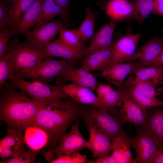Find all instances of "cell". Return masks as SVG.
Returning <instances> with one entry per match:
<instances>
[{
	"mask_svg": "<svg viewBox=\"0 0 163 163\" xmlns=\"http://www.w3.org/2000/svg\"><path fill=\"white\" fill-rule=\"evenodd\" d=\"M104 9L107 15L115 22L133 18V7L129 0H110Z\"/></svg>",
	"mask_w": 163,
	"mask_h": 163,
	"instance_id": "ffe728a7",
	"label": "cell"
},
{
	"mask_svg": "<svg viewBox=\"0 0 163 163\" xmlns=\"http://www.w3.org/2000/svg\"><path fill=\"white\" fill-rule=\"evenodd\" d=\"M142 37L140 34H134L129 28L126 34L115 43L110 64L130 61Z\"/></svg>",
	"mask_w": 163,
	"mask_h": 163,
	"instance_id": "30bf717a",
	"label": "cell"
},
{
	"mask_svg": "<svg viewBox=\"0 0 163 163\" xmlns=\"http://www.w3.org/2000/svg\"><path fill=\"white\" fill-rule=\"evenodd\" d=\"M43 0L34 1L22 17L18 24L12 29V37L24 34L35 26L39 20Z\"/></svg>",
	"mask_w": 163,
	"mask_h": 163,
	"instance_id": "e0dca14e",
	"label": "cell"
},
{
	"mask_svg": "<svg viewBox=\"0 0 163 163\" xmlns=\"http://www.w3.org/2000/svg\"><path fill=\"white\" fill-rule=\"evenodd\" d=\"M88 163H117V162L115 158L111 155H109L106 156L99 158L93 160L88 161Z\"/></svg>",
	"mask_w": 163,
	"mask_h": 163,
	"instance_id": "60d3db41",
	"label": "cell"
},
{
	"mask_svg": "<svg viewBox=\"0 0 163 163\" xmlns=\"http://www.w3.org/2000/svg\"><path fill=\"white\" fill-rule=\"evenodd\" d=\"M138 61L111 63L101 71L102 76L109 84L118 88L123 86L125 79L138 65Z\"/></svg>",
	"mask_w": 163,
	"mask_h": 163,
	"instance_id": "4fadbf2b",
	"label": "cell"
},
{
	"mask_svg": "<svg viewBox=\"0 0 163 163\" xmlns=\"http://www.w3.org/2000/svg\"><path fill=\"white\" fill-rule=\"evenodd\" d=\"M132 73L137 79L156 87L161 85L163 81V67L138 65Z\"/></svg>",
	"mask_w": 163,
	"mask_h": 163,
	"instance_id": "d4e9b609",
	"label": "cell"
},
{
	"mask_svg": "<svg viewBox=\"0 0 163 163\" xmlns=\"http://www.w3.org/2000/svg\"><path fill=\"white\" fill-rule=\"evenodd\" d=\"M140 127L136 135L130 138L131 146L137 163H150L162 144L144 127Z\"/></svg>",
	"mask_w": 163,
	"mask_h": 163,
	"instance_id": "52a82bcc",
	"label": "cell"
},
{
	"mask_svg": "<svg viewBox=\"0 0 163 163\" xmlns=\"http://www.w3.org/2000/svg\"><path fill=\"white\" fill-rule=\"evenodd\" d=\"M43 50L47 57H59L73 63L84 58L82 52L72 49L59 38L52 41Z\"/></svg>",
	"mask_w": 163,
	"mask_h": 163,
	"instance_id": "d6986e66",
	"label": "cell"
},
{
	"mask_svg": "<svg viewBox=\"0 0 163 163\" xmlns=\"http://www.w3.org/2000/svg\"><path fill=\"white\" fill-rule=\"evenodd\" d=\"M38 103L40 107L33 123L48 133L49 139L46 146L48 148L47 152L55 154L56 148L67 128L77 118L79 104L70 97Z\"/></svg>",
	"mask_w": 163,
	"mask_h": 163,
	"instance_id": "6da1fadb",
	"label": "cell"
},
{
	"mask_svg": "<svg viewBox=\"0 0 163 163\" xmlns=\"http://www.w3.org/2000/svg\"><path fill=\"white\" fill-rule=\"evenodd\" d=\"M24 131L25 144L30 149L40 150L48 144L49 137L48 133L34 123L28 126Z\"/></svg>",
	"mask_w": 163,
	"mask_h": 163,
	"instance_id": "603a6c76",
	"label": "cell"
},
{
	"mask_svg": "<svg viewBox=\"0 0 163 163\" xmlns=\"http://www.w3.org/2000/svg\"><path fill=\"white\" fill-rule=\"evenodd\" d=\"M13 87L22 91L37 102L63 100L69 97L63 91L61 84L48 85L38 81H28L17 78L9 82Z\"/></svg>",
	"mask_w": 163,
	"mask_h": 163,
	"instance_id": "277c9868",
	"label": "cell"
},
{
	"mask_svg": "<svg viewBox=\"0 0 163 163\" xmlns=\"http://www.w3.org/2000/svg\"><path fill=\"white\" fill-rule=\"evenodd\" d=\"M133 7V18L140 25L151 13L154 8V0H130Z\"/></svg>",
	"mask_w": 163,
	"mask_h": 163,
	"instance_id": "1f68e13d",
	"label": "cell"
},
{
	"mask_svg": "<svg viewBox=\"0 0 163 163\" xmlns=\"http://www.w3.org/2000/svg\"><path fill=\"white\" fill-rule=\"evenodd\" d=\"M12 4L5 0H0V30L9 27V11Z\"/></svg>",
	"mask_w": 163,
	"mask_h": 163,
	"instance_id": "74e56055",
	"label": "cell"
},
{
	"mask_svg": "<svg viewBox=\"0 0 163 163\" xmlns=\"http://www.w3.org/2000/svg\"><path fill=\"white\" fill-rule=\"evenodd\" d=\"M118 39L113 40L108 47L91 53L84 57L81 67L89 72L101 71L110 63L114 46Z\"/></svg>",
	"mask_w": 163,
	"mask_h": 163,
	"instance_id": "5bb4252c",
	"label": "cell"
},
{
	"mask_svg": "<svg viewBox=\"0 0 163 163\" xmlns=\"http://www.w3.org/2000/svg\"><path fill=\"white\" fill-rule=\"evenodd\" d=\"M163 48V37H154L136 51L130 61L138 60V65L148 63L154 59Z\"/></svg>",
	"mask_w": 163,
	"mask_h": 163,
	"instance_id": "7402d4cb",
	"label": "cell"
},
{
	"mask_svg": "<svg viewBox=\"0 0 163 163\" xmlns=\"http://www.w3.org/2000/svg\"><path fill=\"white\" fill-rule=\"evenodd\" d=\"M58 16L62 19H67L69 12L57 5L53 0H43L40 17L35 27L41 26Z\"/></svg>",
	"mask_w": 163,
	"mask_h": 163,
	"instance_id": "484cf974",
	"label": "cell"
},
{
	"mask_svg": "<svg viewBox=\"0 0 163 163\" xmlns=\"http://www.w3.org/2000/svg\"><path fill=\"white\" fill-rule=\"evenodd\" d=\"M69 82L71 83L95 90L98 84L95 77L81 67L78 68L72 64L56 78L58 84Z\"/></svg>",
	"mask_w": 163,
	"mask_h": 163,
	"instance_id": "7c38bea8",
	"label": "cell"
},
{
	"mask_svg": "<svg viewBox=\"0 0 163 163\" xmlns=\"http://www.w3.org/2000/svg\"><path fill=\"white\" fill-rule=\"evenodd\" d=\"M131 72L126 78L125 84L131 85L143 94L151 97H156V87L140 80L133 75Z\"/></svg>",
	"mask_w": 163,
	"mask_h": 163,
	"instance_id": "e575fe53",
	"label": "cell"
},
{
	"mask_svg": "<svg viewBox=\"0 0 163 163\" xmlns=\"http://www.w3.org/2000/svg\"><path fill=\"white\" fill-rule=\"evenodd\" d=\"M150 163H163V145L160 146L156 154Z\"/></svg>",
	"mask_w": 163,
	"mask_h": 163,
	"instance_id": "7bdbcfd3",
	"label": "cell"
},
{
	"mask_svg": "<svg viewBox=\"0 0 163 163\" xmlns=\"http://www.w3.org/2000/svg\"><path fill=\"white\" fill-rule=\"evenodd\" d=\"M23 131L17 129L9 128L7 131V135L0 140V149L8 148L18 154L25 149V143Z\"/></svg>",
	"mask_w": 163,
	"mask_h": 163,
	"instance_id": "4316f807",
	"label": "cell"
},
{
	"mask_svg": "<svg viewBox=\"0 0 163 163\" xmlns=\"http://www.w3.org/2000/svg\"><path fill=\"white\" fill-rule=\"evenodd\" d=\"M40 150L30 149L22 150L16 156L3 160L1 163H34Z\"/></svg>",
	"mask_w": 163,
	"mask_h": 163,
	"instance_id": "d590c367",
	"label": "cell"
},
{
	"mask_svg": "<svg viewBox=\"0 0 163 163\" xmlns=\"http://www.w3.org/2000/svg\"><path fill=\"white\" fill-rule=\"evenodd\" d=\"M116 22L111 21L100 28L93 37L89 45L83 51L84 58L87 55L106 48L112 43Z\"/></svg>",
	"mask_w": 163,
	"mask_h": 163,
	"instance_id": "ac0fdd59",
	"label": "cell"
},
{
	"mask_svg": "<svg viewBox=\"0 0 163 163\" xmlns=\"http://www.w3.org/2000/svg\"><path fill=\"white\" fill-rule=\"evenodd\" d=\"M130 138L123 133L111 140L113 152L111 155L117 163H137L135 158L132 157L130 150Z\"/></svg>",
	"mask_w": 163,
	"mask_h": 163,
	"instance_id": "44dd1931",
	"label": "cell"
},
{
	"mask_svg": "<svg viewBox=\"0 0 163 163\" xmlns=\"http://www.w3.org/2000/svg\"><path fill=\"white\" fill-rule=\"evenodd\" d=\"M0 88L1 120L10 128L24 131L33 123L39 104L23 91L16 90L10 82Z\"/></svg>",
	"mask_w": 163,
	"mask_h": 163,
	"instance_id": "7a4b0ae2",
	"label": "cell"
},
{
	"mask_svg": "<svg viewBox=\"0 0 163 163\" xmlns=\"http://www.w3.org/2000/svg\"><path fill=\"white\" fill-rule=\"evenodd\" d=\"M5 0L8 2H9V0Z\"/></svg>",
	"mask_w": 163,
	"mask_h": 163,
	"instance_id": "c3c4849f",
	"label": "cell"
},
{
	"mask_svg": "<svg viewBox=\"0 0 163 163\" xmlns=\"http://www.w3.org/2000/svg\"><path fill=\"white\" fill-rule=\"evenodd\" d=\"M18 0H9V2L12 4H14Z\"/></svg>",
	"mask_w": 163,
	"mask_h": 163,
	"instance_id": "7dc6e473",
	"label": "cell"
},
{
	"mask_svg": "<svg viewBox=\"0 0 163 163\" xmlns=\"http://www.w3.org/2000/svg\"><path fill=\"white\" fill-rule=\"evenodd\" d=\"M141 66H157L163 67V48L156 58L151 62L138 65Z\"/></svg>",
	"mask_w": 163,
	"mask_h": 163,
	"instance_id": "ab89813d",
	"label": "cell"
},
{
	"mask_svg": "<svg viewBox=\"0 0 163 163\" xmlns=\"http://www.w3.org/2000/svg\"><path fill=\"white\" fill-rule=\"evenodd\" d=\"M34 0H18L12 4L9 11L8 24L13 28L18 24L22 17Z\"/></svg>",
	"mask_w": 163,
	"mask_h": 163,
	"instance_id": "d6a6232c",
	"label": "cell"
},
{
	"mask_svg": "<svg viewBox=\"0 0 163 163\" xmlns=\"http://www.w3.org/2000/svg\"><path fill=\"white\" fill-rule=\"evenodd\" d=\"M125 86L144 113L153 107L163 106V102L157 97H151L146 96L131 85L125 84Z\"/></svg>",
	"mask_w": 163,
	"mask_h": 163,
	"instance_id": "83f0119b",
	"label": "cell"
},
{
	"mask_svg": "<svg viewBox=\"0 0 163 163\" xmlns=\"http://www.w3.org/2000/svg\"><path fill=\"white\" fill-rule=\"evenodd\" d=\"M152 13L163 16V0H154Z\"/></svg>",
	"mask_w": 163,
	"mask_h": 163,
	"instance_id": "b9f144b4",
	"label": "cell"
},
{
	"mask_svg": "<svg viewBox=\"0 0 163 163\" xmlns=\"http://www.w3.org/2000/svg\"><path fill=\"white\" fill-rule=\"evenodd\" d=\"M73 64L74 63L68 60H56L47 57L20 78L31 79L48 84L56 79Z\"/></svg>",
	"mask_w": 163,
	"mask_h": 163,
	"instance_id": "8992f818",
	"label": "cell"
},
{
	"mask_svg": "<svg viewBox=\"0 0 163 163\" xmlns=\"http://www.w3.org/2000/svg\"><path fill=\"white\" fill-rule=\"evenodd\" d=\"M107 2V0H100L98 5L101 8L104 9Z\"/></svg>",
	"mask_w": 163,
	"mask_h": 163,
	"instance_id": "f6af8a7d",
	"label": "cell"
},
{
	"mask_svg": "<svg viewBox=\"0 0 163 163\" xmlns=\"http://www.w3.org/2000/svg\"><path fill=\"white\" fill-rule=\"evenodd\" d=\"M5 53L13 66L17 78L34 69L47 57L43 50L26 40L20 42L16 38L9 41Z\"/></svg>",
	"mask_w": 163,
	"mask_h": 163,
	"instance_id": "3957f363",
	"label": "cell"
},
{
	"mask_svg": "<svg viewBox=\"0 0 163 163\" xmlns=\"http://www.w3.org/2000/svg\"><path fill=\"white\" fill-rule=\"evenodd\" d=\"M90 130L88 149L92 153V157L99 158L109 155L112 151L111 140L105 134L91 126Z\"/></svg>",
	"mask_w": 163,
	"mask_h": 163,
	"instance_id": "2e32d148",
	"label": "cell"
},
{
	"mask_svg": "<svg viewBox=\"0 0 163 163\" xmlns=\"http://www.w3.org/2000/svg\"><path fill=\"white\" fill-rule=\"evenodd\" d=\"M97 96L104 107L110 112L117 107H121V102L120 94L109 84L98 83L95 90Z\"/></svg>",
	"mask_w": 163,
	"mask_h": 163,
	"instance_id": "cb8c5ba5",
	"label": "cell"
},
{
	"mask_svg": "<svg viewBox=\"0 0 163 163\" xmlns=\"http://www.w3.org/2000/svg\"><path fill=\"white\" fill-rule=\"evenodd\" d=\"M86 119L88 127L91 126L106 135L111 140L123 133L124 123L121 119L112 115L106 108L92 105Z\"/></svg>",
	"mask_w": 163,
	"mask_h": 163,
	"instance_id": "5b68a950",
	"label": "cell"
},
{
	"mask_svg": "<svg viewBox=\"0 0 163 163\" xmlns=\"http://www.w3.org/2000/svg\"><path fill=\"white\" fill-rule=\"evenodd\" d=\"M12 35V29L9 27L0 30V57L5 54L9 40Z\"/></svg>",
	"mask_w": 163,
	"mask_h": 163,
	"instance_id": "f35d334b",
	"label": "cell"
},
{
	"mask_svg": "<svg viewBox=\"0 0 163 163\" xmlns=\"http://www.w3.org/2000/svg\"><path fill=\"white\" fill-rule=\"evenodd\" d=\"M17 78L13 66L5 53L0 57V88L8 85L7 80L13 81Z\"/></svg>",
	"mask_w": 163,
	"mask_h": 163,
	"instance_id": "836d02e7",
	"label": "cell"
},
{
	"mask_svg": "<svg viewBox=\"0 0 163 163\" xmlns=\"http://www.w3.org/2000/svg\"><path fill=\"white\" fill-rule=\"evenodd\" d=\"M79 121L77 119L70 131L62 138L55 151L57 157L79 152L88 148V141L81 134L79 129Z\"/></svg>",
	"mask_w": 163,
	"mask_h": 163,
	"instance_id": "8fae6325",
	"label": "cell"
},
{
	"mask_svg": "<svg viewBox=\"0 0 163 163\" xmlns=\"http://www.w3.org/2000/svg\"><path fill=\"white\" fill-rule=\"evenodd\" d=\"M87 161L86 156L77 152L58 156L50 163H83Z\"/></svg>",
	"mask_w": 163,
	"mask_h": 163,
	"instance_id": "8d00e7d4",
	"label": "cell"
},
{
	"mask_svg": "<svg viewBox=\"0 0 163 163\" xmlns=\"http://www.w3.org/2000/svg\"><path fill=\"white\" fill-rule=\"evenodd\" d=\"M121 106L120 111L121 119L124 123H132L136 127H141L146 123V115L134 101L126 87L118 88Z\"/></svg>",
	"mask_w": 163,
	"mask_h": 163,
	"instance_id": "9c48e42d",
	"label": "cell"
},
{
	"mask_svg": "<svg viewBox=\"0 0 163 163\" xmlns=\"http://www.w3.org/2000/svg\"><path fill=\"white\" fill-rule=\"evenodd\" d=\"M55 3L65 11L69 12L70 0H53Z\"/></svg>",
	"mask_w": 163,
	"mask_h": 163,
	"instance_id": "ee69618b",
	"label": "cell"
},
{
	"mask_svg": "<svg viewBox=\"0 0 163 163\" xmlns=\"http://www.w3.org/2000/svg\"><path fill=\"white\" fill-rule=\"evenodd\" d=\"M98 15L97 11H92L89 6L86 8L85 19L77 30L85 43L93 37L95 21Z\"/></svg>",
	"mask_w": 163,
	"mask_h": 163,
	"instance_id": "f1b7e54d",
	"label": "cell"
},
{
	"mask_svg": "<svg viewBox=\"0 0 163 163\" xmlns=\"http://www.w3.org/2000/svg\"><path fill=\"white\" fill-rule=\"evenodd\" d=\"M148 130L163 145V111L158 110L147 119L142 126Z\"/></svg>",
	"mask_w": 163,
	"mask_h": 163,
	"instance_id": "f546056e",
	"label": "cell"
},
{
	"mask_svg": "<svg viewBox=\"0 0 163 163\" xmlns=\"http://www.w3.org/2000/svg\"><path fill=\"white\" fill-rule=\"evenodd\" d=\"M161 85V86L158 89V90L159 91H163V81Z\"/></svg>",
	"mask_w": 163,
	"mask_h": 163,
	"instance_id": "bcb514c9",
	"label": "cell"
},
{
	"mask_svg": "<svg viewBox=\"0 0 163 163\" xmlns=\"http://www.w3.org/2000/svg\"><path fill=\"white\" fill-rule=\"evenodd\" d=\"M59 39L66 45L74 50L82 52L86 48L77 30L61 28L59 32Z\"/></svg>",
	"mask_w": 163,
	"mask_h": 163,
	"instance_id": "4dcf8cb0",
	"label": "cell"
},
{
	"mask_svg": "<svg viewBox=\"0 0 163 163\" xmlns=\"http://www.w3.org/2000/svg\"><path fill=\"white\" fill-rule=\"evenodd\" d=\"M60 84L65 93L76 103L104 107L92 90L72 83L68 85L64 83Z\"/></svg>",
	"mask_w": 163,
	"mask_h": 163,
	"instance_id": "9a60e30c",
	"label": "cell"
},
{
	"mask_svg": "<svg viewBox=\"0 0 163 163\" xmlns=\"http://www.w3.org/2000/svg\"><path fill=\"white\" fill-rule=\"evenodd\" d=\"M67 19H61L48 22L42 26L35 27L24 35L26 40L37 48L43 50L53 40L60 29L71 26Z\"/></svg>",
	"mask_w": 163,
	"mask_h": 163,
	"instance_id": "ba28073f",
	"label": "cell"
}]
</instances>
